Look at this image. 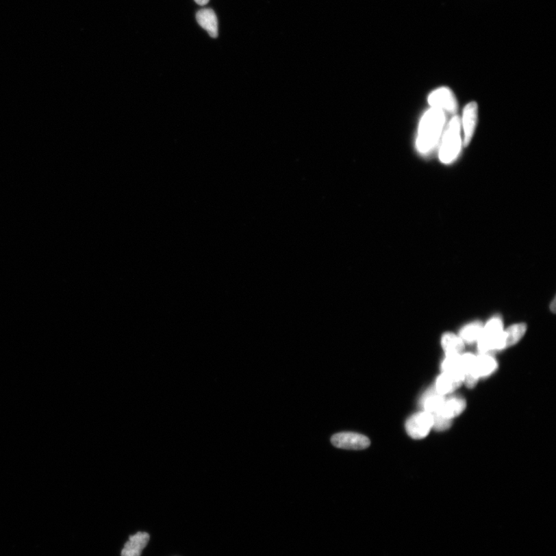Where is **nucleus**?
Segmentation results:
<instances>
[{
    "label": "nucleus",
    "instance_id": "f257e3e1",
    "mask_svg": "<svg viewBox=\"0 0 556 556\" xmlns=\"http://www.w3.org/2000/svg\"><path fill=\"white\" fill-rule=\"evenodd\" d=\"M446 123L445 112L431 108L422 117L416 138V149L421 154H427L437 146L442 136Z\"/></svg>",
    "mask_w": 556,
    "mask_h": 556
},
{
    "label": "nucleus",
    "instance_id": "f03ea898",
    "mask_svg": "<svg viewBox=\"0 0 556 556\" xmlns=\"http://www.w3.org/2000/svg\"><path fill=\"white\" fill-rule=\"evenodd\" d=\"M461 128L462 121L459 116L453 118L446 128L439 152L440 160L444 164L454 162L461 153L462 147Z\"/></svg>",
    "mask_w": 556,
    "mask_h": 556
},
{
    "label": "nucleus",
    "instance_id": "7ed1b4c3",
    "mask_svg": "<svg viewBox=\"0 0 556 556\" xmlns=\"http://www.w3.org/2000/svg\"><path fill=\"white\" fill-rule=\"evenodd\" d=\"M331 442L338 448L346 450H364L370 445V440L364 435L342 432L331 437Z\"/></svg>",
    "mask_w": 556,
    "mask_h": 556
},
{
    "label": "nucleus",
    "instance_id": "20e7f679",
    "mask_svg": "<svg viewBox=\"0 0 556 556\" xmlns=\"http://www.w3.org/2000/svg\"><path fill=\"white\" fill-rule=\"evenodd\" d=\"M433 415L426 411L415 414L411 416L407 422V431L412 438H425L430 433L433 427Z\"/></svg>",
    "mask_w": 556,
    "mask_h": 556
},
{
    "label": "nucleus",
    "instance_id": "39448f33",
    "mask_svg": "<svg viewBox=\"0 0 556 556\" xmlns=\"http://www.w3.org/2000/svg\"><path fill=\"white\" fill-rule=\"evenodd\" d=\"M428 102L431 108L443 112L455 113L457 110L455 96L448 88L443 87L433 90L428 97Z\"/></svg>",
    "mask_w": 556,
    "mask_h": 556
},
{
    "label": "nucleus",
    "instance_id": "423d86ee",
    "mask_svg": "<svg viewBox=\"0 0 556 556\" xmlns=\"http://www.w3.org/2000/svg\"><path fill=\"white\" fill-rule=\"evenodd\" d=\"M479 117V106L476 102L468 103L464 108L462 125L464 131V146L468 147L472 139Z\"/></svg>",
    "mask_w": 556,
    "mask_h": 556
},
{
    "label": "nucleus",
    "instance_id": "0eeeda50",
    "mask_svg": "<svg viewBox=\"0 0 556 556\" xmlns=\"http://www.w3.org/2000/svg\"><path fill=\"white\" fill-rule=\"evenodd\" d=\"M149 540V534L143 531L131 535L129 542L125 543L121 556H141L142 550L147 546Z\"/></svg>",
    "mask_w": 556,
    "mask_h": 556
},
{
    "label": "nucleus",
    "instance_id": "6e6552de",
    "mask_svg": "<svg viewBox=\"0 0 556 556\" xmlns=\"http://www.w3.org/2000/svg\"><path fill=\"white\" fill-rule=\"evenodd\" d=\"M463 375L444 372L438 379L436 390L440 395H446L455 390L463 383Z\"/></svg>",
    "mask_w": 556,
    "mask_h": 556
},
{
    "label": "nucleus",
    "instance_id": "1a4fd4ad",
    "mask_svg": "<svg viewBox=\"0 0 556 556\" xmlns=\"http://www.w3.org/2000/svg\"><path fill=\"white\" fill-rule=\"evenodd\" d=\"M197 21L199 26L207 30L211 38L218 37V21L212 9H202L197 14Z\"/></svg>",
    "mask_w": 556,
    "mask_h": 556
},
{
    "label": "nucleus",
    "instance_id": "9d476101",
    "mask_svg": "<svg viewBox=\"0 0 556 556\" xmlns=\"http://www.w3.org/2000/svg\"><path fill=\"white\" fill-rule=\"evenodd\" d=\"M445 399L440 395L436 389L427 391L422 399L426 412L432 415L438 414L443 407Z\"/></svg>",
    "mask_w": 556,
    "mask_h": 556
},
{
    "label": "nucleus",
    "instance_id": "9b49d317",
    "mask_svg": "<svg viewBox=\"0 0 556 556\" xmlns=\"http://www.w3.org/2000/svg\"><path fill=\"white\" fill-rule=\"evenodd\" d=\"M465 407H466V402L462 398L452 397L448 400H445L442 408H441L439 414L446 417V418L451 420L455 417L460 415Z\"/></svg>",
    "mask_w": 556,
    "mask_h": 556
},
{
    "label": "nucleus",
    "instance_id": "f8f14e48",
    "mask_svg": "<svg viewBox=\"0 0 556 556\" xmlns=\"http://www.w3.org/2000/svg\"><path fill=\"white\" fill-rule=\"evenodd\" d=\"M496 368L497 362L491 356L483 354L475 359V371L479 378L489 376Z\"/></svg>",
    "mask_w": 556,
    "mask_h": 556
},
{
    "label": "nucleus",
    "instance_id": "ddd939ff",
    "mask_svg": "<svg viewBox=\"0 0 556 556\" xmlns=\"http://www.w3.org/2000/svg\"><path fill=\"white\" fill-rule=\"evenodd\" d=\"M441 343H442V346L446 355H459L464 349V341L461 337H457L451 333L445 334L442 338Z\"/></svg>",
    "mask_w": 556,
    "mask_h": 556
},
{
    "label": "nucleus",
    "instance_id": "4468645a",
    "mask_svg": "<svg viewBox=\"0 0 556 556\" xmlns=\"http://www.w3.org/2000/svg\"><path fill=\"white\" fill-rule=\"evenodd\" d=\"M527 325L516 324L511 326L506 331H503V340L505 347L514 346L524 336L527 331Z\"/></svg>",
    "mask_w": 556,
    "mask_h": 556
},
{
    "label": "nucleus",
    "instance_id": "2eb2a0df",
    "mask_svg": "<svg viewBox=\"0 0 556 556\" xmlns=\"http://www.w3.org/2000/svg\"><path fill=\"white\" fill-rule=\"evenodd\" d=\"M483 327L481 323L470 324L462 330L461 338L463 341L472 343L479 341L482 333Z\"/></svg>",
    "mask_w": 556,
    "mask_h": 556
},
{
    "label": "nucleus",
    "instance_id": "dca6fc26",
    "mask_svg": "<svg viewBox=\"0 0 556 556\" xmlns=\"http://www.w3.org/2000/svg\"><path fill=\"white\" fill-rule=\"evenodd\" d=\"M443 371L446 372L462 373V356L459 355H446L442 364Z\"/></svg>",
    "mask_w": 556,
    "mask_h": 556
},
{
    "label": "nucleus",
    "instance_id": "f3484780",
    "mask_svg": "<svg viewBox=\"0 0 556 556\" xmlns=\"http://www.w3.org/2000/svg\"><path fill=\"white\" fill-rule=\"evenodd\" d=\"M433 427L436 429L437 431H445L451 425V420L447 419L439 414L433 415Z\"/></svg>",
    "mask_w": 556,
    "mask_h": 556
},
{
    "label": "nucleus",
    "instance_id": "a211bd4d",
    "mask_svg": "<svg viewBox=\"0 0 556 556\" xmlns=\"http://www.w3.org/2000/svg\"><path fill=\"white\" fill-rule=\"evenodd\" d=\"M210 0H195V2L199 5H205L209 3Z\"/></svg>",
    "mask_w": 556,
    "mask_h": 556
},
{
    "label": "nucleus",
    "instance_id": "6ab92c4d",
    "mask_svg": "<svg viewBox=\"0 0 556 556\" xmlns=\"http://www.w3.org/2000/svg\"><path fill=\"white\" fill-rule=\"evenodd\" d=\"M550 308H551L553 312L554 313L555 312V300H553L551 307H550Z\"/></svg>",
    "mask_w": 556,
    "mask_h": 556
}]
</instances>
